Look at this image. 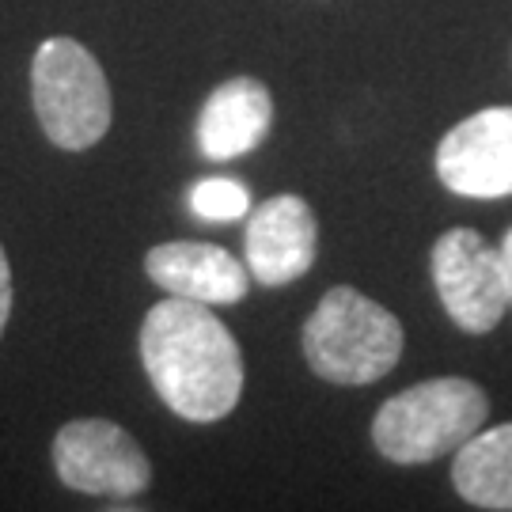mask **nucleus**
<instances>
[{
    "instance_id": "nucleus-14",
    "label": "nucleus",
    "mask_w": 512,
    "mask_h": 512,
    "mask_svg": "<svg viewBox=\"0 0 512 512\" xmlns=\"http://www.w3.org/2000/svg\"><path fill=\"white\" fill-rule=\"evenodd\" d=\"M501 266H505V285H509V308H512V228L501 239Z\"/></svg>"
},
{
    "instance_id": "nucleus-4",
    "label": "nucleus",
    "mask_w": 512,
    "mask_h": 512,
    "mask_svg": "<svg viewBox=\"0 0 512 512\" xmlns=\"http://www.w3.org/2000/svg\"><path fill=\"white\" fill-rule=\"evenodd\" d=\"M31 95L46 137L65 152H84L110 129L107 76L80 42L46 38L31 61Z\"/></svg>"
},
{
    "instance_id": "nucleus-6",
    "label": "nucleus",
    "mask_w": 512,
    "mask_h": 512,
    "mask_svg": "<svg viewBox=\"0 0 512 512\" xmlns=\"http://www.w3.org/2000/svg\"><path fill=\"white\" fill-rule=\"evenodd\" d=\"M57 478L95 497H133L152 482L148 456L122 425L103 418L69 421L54 440Z\"/></svg>"
},
{
    "instance_id": "nucleus-7",
    "label": "nucleus",
    "mask_w": 512,
    "mask_h": 512,
    "mask_svg": "<svg viewBox=\"0 0 512 512\" xmlns=\"http://www.w3.org/2000/svg\"><path fill=\"white\" fill-rule=\"evenodd\" d=\"M437 175L463 198L512 194V107H490L463 118L437 148Z\"/></svg>"
},
{
    "instance_id": "nucleus-10",
    "label": "nucleus",
    "mask_w": 512,
    "mask_h": 512,
    "mask_svg": "<svg viewBox=\"0 0 512 512\" xmlns=\"http://www.w3.org/2000/svg\"><path fill=\"white\" fill-rule=\"evenodd\" d=\"M274 122L270 88L255 76H236L205 99L198 118V148L209 160H236L262 145Z\"/></svg>"
},
{
    "instance_id": "nucleus-3",
    "label": "nucleus",
    "mask_w": 512,
    "mask_h": 512,
    "mask_svg": "<svg viewBox=\"0 0 512 512\" xmlns=\"http://www.w3.org/2000/svg\"><path fill=\"white\" fill-rule=\"evenodd\" d=\"M490 414L486 391L463 376H440L387 399L372 421L380 456L403 467L433 463L475 437Z\"/></svg>"
},
{
    "instance_id": "nucleus-12",
    "label": "nucleus",
    "mask_w": 512,
    "mask_h": 512,
    "mask_svg": "<svg viewBox=\"0 0 512 512\" xmlns=\"http://www.w3.org/2000/svg\"><path fill=\"white\" fill-rule=\"evenodd\" d=\"M190 209L202 220H239L251 213V194L232 179H205L190 190Z\"/></svg>"
},
{
    "instance_id": "nucleus-2",
    "label": "nucleus",
    "mask_w": 512,
    "mask_h": 512,
    "mask_svg": "<svg viewBox=\"0 0 512 512\" xmlns=\"http://www.w3.org/2000/svg\"><path fill=\"white\" fill-rule=\"evenodd\" d=\"M304 357L327 384H376L403 357V323L384 304L338 285L304 323Z\"/></svg>"
},
{
    "instance_id": "nucleus-8",
    "label": "nucleus",
    "mask_w": 512,
    "mask_h": 512,
    "mask_svg": "<svg viewBox=\"0 0 512 512\" xmlns=\"http://www.w3.org/2000/svg\"><path fill=\"white\" fill-rule=\"evenodd\" d=\"M247 270L258 285H289L315 262V213L296 194H277L247 213Z\"/></svg>"
},
{
    "instance_id": "nucleus-9",
    "label": "nucleus",
    "mask_w": 512,
    "mask_h": 512,
    "mask_svg": "<svg viewBox=\"0 0 512 512\" xmlns=\"http://www.w3.org/2000/svg\"><path fill=\"white\" fill-rule=\"evenodd\" d=\"M145 270L164 293L198 300L209 308L239 304L251 289V270L213 243H190V239L160 243L148 251Z\"/></svg>"
},
{
    "instance_id": "nucleus-1",
    "label": "nucleus",
    "mask_w": 512,
    "mask_h": 512,
    "mask_svg": "<svg viewBox=\"0 0 512 512\" xmlns=\"http://www.w3.org/2000/svg\"><path fill=\"white\" fill-rule=\"evenodd\" d=\"M141 361L156 395L186 421L228 418L243 391V357L209 304L171 296L145 315Z\"/></svg>"
},
{
    "instance_id": "nucleus-11",
    "label": "nucleus",
    "mask_w": 512,
    "mask_h": 512,
    "mask_svg": "<svg viewBox=\"0 0 512 512\" xmlns=\"http://www.w3.org/2000/svg\"><path fill=\"white\" fill-rule=\"evenodd\" d=\"M452 486L475 509L512 512V421L459 444Z\"/></svg>"
},
{
    "instance_id": "nucleus-13",
    "label": "nucleus",
    "mask_w": 512,
    "mask_h": 512,
    "mask_svg": "<svg viewBox=\"0 0 512 512\" xmlns=\"http://www.w3.org/2000/svg\"><path fill=\"white\" fill-rule=\"evenodd\" d=\"M8 315H12V266H8L4 247H0V334L8 327Z\"/></svg>"
},
{
    "instance_id": "nucleus-5",
    "label": "nucleus",
    "mask_w": 512,
    "mask_h": 512,
    "mask_svg": "<svg viewBox=\"0 0 512 512\" xmlns=\"http://www.w3.org/2000/svg\"><path fill=\"white\" fill-rule=\"evenodd\" d=\"M433 285L452 323L467 334H490L509 311L501 251L475 228H452L433 243Z\"/></svg>"
}]
</instances>
